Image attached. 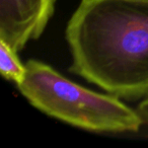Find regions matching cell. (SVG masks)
<instances>
[{"label": "cell", "mask_w": 148, "mask_h": 148, "mask_svg": "<svg viewBox=\"0 0 148 148\" xmlns=\"http://www.w3.org/2000/svg\"><path fill=\"white\" fill-rule=\"evenodd\" d=\"M25 67L17 88L33 107L50 117L99 133H135L144 124L138 111L115 95L85 88L38 60H29Z\"/></svg>", "instance_id": "7a4b0ae2"}, {"label": "cell", "mask_w": 148, "mask_h": 148, "mask_svg": "<svg viewBox=\"0 0 148 148\" xmlns=\"http://www.w3.org/2000/svg\"><path fill=\"white\" fill-rule=\"evenodd\" d=\"M144 1H148V0H144Z\"/></svg>", "instance_id": "8992f818"}, {"label": "cell", "mask_w": 148, "mask_h": 148, "mask_svg": "<svg viewBox=\"0 0 148 148\" xmlns=\"http://www.w3.org/2000/svg\"><path fill=\"white\" fill-rule=\"evenodd\" d=\"M0 72L5 79L12 81L16 85L23 80L27 72L25 65L17 57V52L3 41H0Z\"/></svg>", "instance_id": "277c9868"}, {"label": "cell", "mask_w": 148, "mask_h": 148, "mask_svg": "<svg viewBox=\"0 0 148 148\" xmlns=\"http://www.w3.org/2000/svg\"><path fill=\"white\" fill-rule=\"evenodd\" d=\"M65 38L70 72L119 99L148 95V1L81 0Z\"/></svg>", "instance_id": "6da1fadb"}, {"label": "cell", "mask_w": 148, "mask_h": 148, "mask_svg": "<svg viewBox=\"0 0 148 148\" xmlns=\"http://www.w3.org/2000/svg\"><path fill=\"white\" fill-rule=\"evenodd\" d=\"M56 0H0V41L18 53L44 33Z\"/></svg>", "instance_id": "3957f363"}, {"label": "cell", "mask_w": 148, "mask_h": 148, "mask_svg": "<svg viewBox=\"0 0 148 148\" xmlns=\"http://www.w3.org/2000/svg\"><path fill=\"white\" fill-rule=\"evenodd\" d=\"M138 113L140 114L144 124L148 126V97H146L141 103H139L137 109Z\"/></svg>", "instance_id": "5b68a950"}]
</instances>
